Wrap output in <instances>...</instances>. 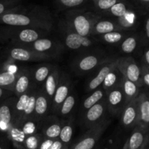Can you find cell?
Segmentation results:
<instances>
[{
	"instance_id": "6da1fadb",
	"label": "cell",
	"mask_w": 149,
	"mask_h": 149,
	"mask_svg": "<svg viewBox=\"0 0 149 149\" xmlns=\"http://www.w3.org/2000/svg\"><path fill=\"white\" fill-rule=\"evenodd\" d=\"M1 20L6 24L15 26H27L44 23L42 19H39L37 15L34 13H31V15L17 13H5L1 16Z\"/></svg>"
},
{
	"instance_id": "7a4b0ae2",
	"label": "cell",
	"mask_w": 149,
	"mask_h": 149,
	"mask_svg": "<svg viewBox=\"0 0 149 149\" xmlns=\"http://www.w3.org/2000/svg\"><path fill=\"white\" fill-rule=\"evenodd\" d=\"M107 105L109 110L114 114L120 112L121 110H123L126 105L123 85L116 86L111 90L107 97Z\"/></svg>"
},
{
	"instance_id": "3957f363",
	"label": "cell",
	"mask_w": 149,
	"mask_h": 149,
	"mask_svg": "<svg viewBox=\"0 0 149 149\" xmlns=\"http://www.w3.org/2000/svg\"><path fill=\"white\" fill-rule=\"evenodd\" d=\"M138 99L139 96L127 104L122 110V123L124 127L127 129L137 125L138 119Z\"/></svg>"
},
{
	"instance_id": "277c9868",
	"label": "cell",
	"mask_w": 149,
	"mask_h": 149,
	"mask_svg": "<svg viewBox=\"0 0 149 149\" xmlns=\"http://www.w3.org/2000/svg\"><path fill=\"white\" fill-rule=\"evenodd\" d=\"M136 127L149 131V94L142 93L138 99V119Z\"/></svg>"
},
{
	"instance_id": "5b68a950",
	"label": "cell",
	"mask_w": 149,
	"mask_h": 149,
	"mask_svg": "<svg viewBox=\"0 0 149 149\" xmlns=\"http://www.w3.org/2000/svg\"><path fill=\"white\" fill-rule=\"evenodd\" d=\"M91 18L92 15L90 13L76 15L72 21L76 33L82 37L88 36L91 30Z\"/></svg>"
},
{
	"instance_id": "8992f818",
	"label": "cell",
	"mask_w": 149,
	"mask_h": 149,
	"mask_svg": "<svg viewBox=\"0 0 149 149\" xmlns=\"http://www.w3.org/2000/svg\"><path fill=\"white\" fill-rule=\"evenodd\" d=\"M122 71L127 78L136 83L139 87L143 85L142 81V69L134 60L131 59L130 62H127Z\"/></svg>"
},
{
	"instance_id": "52a82bcc",
	"label": "cell",
	"mask_w": 149,
	"mask_h": 149,
	"mask_svg": "<svg viewBox=\"0 0 149 149\" xmlns=\"http://www.w3.org/2000/svg\"><path fill=\"white\" fill-rule=\"evenodd\" d=\"M106 102L100 101L88 109L84 117V124L87 127H93L103 116L106 110Z\"/></svg>"
},
{
	"instance_id": "ba28073f",
	"label": "cell",
	"mask_w": 149,
	"mask_h": 149,
	"mask_svg": "<svg viewBox=\"0 0 149 149\" xmlns=\"http://www.w3.org/2000/svg\"><path fill=\"white\" fill-rule=\"evenodd\" d=\"M149 135V131L136 127L124 149H141Z\"/></svg>"
},
{
	"instance_id": "9c48e42d",
	"label": "cell",
	"mask_w": 149,
	"mask_h": 149,
	"mask_svg": "<svg viewBox=\"0 0 149 149\" xmlns=\"http://www.w3.org/2000/svg\"><path fill=\"white\" fill-rule=\"evenodd\" d=\"M101 132V129H97L93 132L88 133L81 137L80 140L73 146L72 149H93L100 138Z\"/></svg>"
},
{
	"instance_id": "30bf717a",
	"label": "cell",
	"mask_w": 149,
	"mask_h": 149,
	"mask_svg": "<svg viewBox=\"0 0 149 149\" xmlns=\"http://www.w3.org/2000/svg\"><path fill=\"white\" fill-rule=\"evenodd\" d=\"M91 42L87 37H82L77 33H71L65 38V45L72 50H77L82 46H89Z\"/></svg>"
},
{
	"instance_id": "8fae6325",
	"label": "cell",
	"mask_w": 149,
	"mask_h": 149,
	"mask_svg": "<svg viewBox=\"0 0 149 149\" xmlns=\"http://www.w3.org/2000/svg\"><path fill=\"white\" fill-rule=\"evenodd\" d=\"M116 64H109L107 65H105L102 67L97 74V75L91 80L89 84V89L90 90H95L97 89L102 83L104 81L106 75L111 71L112 70L114 69V67Z\"/></svg>"
},
{
	"instance_id": "7c38bea8",
	"label": "cell",
	"mask_w": 149,
	"mask_h": 149,
	"mask_svg": "<svg viewBox=\"0 0 149 149\" xmlns=\"http://www.w3.org/2000/svg\"><path fill=\"white\" fill-rule=\"evenodd\" d=\"M123 89L125 92L126 105L139 96V86L126 77L123 78Z\"/></svg>"
},
{
	"instance_id": "4fadbf2b",
	"label": "cell",
	"mask_w": 149,
	"mask_h": 149,
	"mask_svg": "<svg viewBox=\"0 0 149 149\" xmlns=\"http://www.w3.org/2000/svg\"><path fill=\"white\" fill-rule=\"evenodd\" d=\"M116 27H117L116 24L113 22L109 20H103L97 22L94 28L96 33L100 34H105L115 32V30L118 29Z\"/></svg>"
},
{
	"instance_id": "5bb4252c",
	"label": "cell",
	"mask_w": 149,
	"mask_h": 149,
	"mask_svg": "<svg viewBox=\"0 0 149 149\" xmlns=\"http://www.w3.org/2000/svg\"><path fill=\"white\" fill-rule=\"evenodd\" d=\"M99 59L95 56H87L79 62V69L81 71L87 72L94 69L98 64Z\"/></svg>"
},
{
	"instance_id": "9a60e30c",
	"label": "cell",
	"mask_w": 149,
	"mask_h": 149,
	"mask_svg": "<svg viewBox=\"0 0 149 149\" xmlns=\"http://www.w3.org/2000/svg\"><path fill=\"white\" fill-rule=\"evenodd\" d=\"M68 91H69V88L66 84L63 83L57 88L55 96H54V102L56 106L59 107L61 104L63 103L65 99L68 97Z\"/></svg>"
},
{
	"instance_id": "2e32d148",
	"label": "cell",
	"mask_w": 149,
	"mask_h": 149,
	"mask_svg": "<svg viewBox=\"0 0 149 149\" xmlns=\"http://www.w3.org/2000/svg\"><path fill=\"white\" fill-rule=\"evenodd\" d=\"M129 11V7H128L127 3L123 0H121L116 4H114L110 10L106 12H109V13L113 15L115 17L121 18L125 16Z\"/></svg>"
},
{
	"instance_id": "e0dca14e",
	"label": "cell",
	"mask_w": 149,
	"mask_h": 149,
	"mask_svg": "<svg viewBox=\"0 0 149 149\" xmlns=\"http://www.w3.org/2000/svg\"><path fill=\"white\" fill-rule=\"evenodd\" d=\"M32 48L38 53H44L49 51L53 47V42L49 39H38L32 42Z\"/></svg>"
},
{
	"instance_id": "ac0fdd59",
	"label": "cell",
	"mask_w": 149,
	"mask_h": 149,
	"mask_svg": "<svg viewBox=\"0 0 149 149\" xmlns=\"http://www.w3.org/2000/svg\"><path fill=\"white\" fill-rule=\"evenodd\" d=\"M10 55L12 58L18 61H27L33 58V56L30 51L23 48H13L10 52Z\"/></svg>"
},
{
	"instance_id": "d6986e66",
	"label": "cell",
	"mask_w": 149,
	"mask_h": 149,
	"mask_svg": "<svg viewBox=\"0 0 149 149\" xmlns=\"http://www.w3.org/2000/svg\"><path fill=\"white\" fill-rule=\"evenodd\" d=\"M39 34L36 30L31 29H23L19 33L18 37L23 42H33L39 39Z\"/></svg>"
},
{
	"instance_id": "ffe728a7",
	"label": "cell",
	"mask_w": 149,
	"mask_h": 149,
	"mask_svg": "<svg viewBox=\"0 0 149 149\" xmlns=\"http://www.w3.org/2000/svg\"><path fill=\"white\" fill-rule=\"evenodd\" d=\"M103 97V91L101 89H97L95 90L90 96H89L84 102V108L85 109L88 110L90 108L97 104Z\"/></svg>"
},
{
	"instance_id": "44dd1931",
	"label": "cell",
	"mask_w": 149,
	"mask_h": 149,
	"mask_svg": "<svg viewBox=\"0 0 149 149\" xmlns=\"http://www.w3.org/2000/svg\"><path fill=\"white\" fill-rule=\"evenodd\" d=\"M56 75L55 73H51L48 75L45 83V89L49 97H53L57 90Z\"/></svg>"
},
{
	"instance_id": "7402d4cb",
	"label": "cell",
	"mask_w": 149,
	"mask_h": 149,
	"mask_svg": "<svg viewBox=\"0 0 149 149\" xmlns=\"http://www.w3.org/2000/svg\"><path fill=\"white\" fill-rule=\"evenodd\" d=\"M47 99L43 95H39L36 97L35 105V112L38 115H42L47 110Z\"/></svg>"
},
{
	"instance_id": "603a6c76",
	"label": "cell",
	"mask_w": 149,
	"mask_h": 149,
	"mask_svg": "<svg viewBox=\"0 0 149 149\" xmlns=\"http://www.w3.org/2000/svg\"><path fill=\"white\" fill-rule=\"evenodd\" d=\"M138 45V41L135 37H130L126 38L122 43V51L125 53H131L136 48Z\"/></svg>"
},
{
	"instance_id": "cb8c5ba5",
	"label": "cell",
	"mask_w": 149,
	"mask_h": 149,
	"mask_svg": "<svg viewBox=\"0 0 149 149\" xmlns=\"http://www.w3.org/2000/svg\"><path fill=\"white\" fill-rule=\"evenodd\" d=\"M117 81L118 73L116 72V69H113L106 75V78L103 83V89H106V90L112 89V87L115 86Z\"/></svg>"
},
{
	"instance_id": "d4e9b609",
	"label": "cell",
	"mask_w": 149,
	"mask_h": 149,
	"mask_svg": "<svg viewBox=\"0 0 149 149\" xmlns=\"http://www.w3.org/2000/svg\"><path fill=\"white\" fill-rule=\"evenodd\" d=\"M29 86V78L26 75L20 76L15 84V91L19 94H23Z\"/></svg>"
},
{
	"instance_id": "484cf974",
	"label": "cell",
	"mask_w": 149,
	"mask_h": 149,
	"mask_svg": "<svg viewBox=\"0 0 149 149\" xmlns=\"http://www.w3.org/2000/svg\"><path fill=\"white\" fill-rule=\"evenodd\" d=\"M119 1L121 0H95L94 1V3L97 10L106 12Z\"/></svg>"
},
{
	"instance_id": "4316f807",
	"label": "cell",
	"mask_w": 149,
	"mask_h": 149,
	"mask_svg": "<svg viewBox=\"0 0 149 149\" xmlns=\"http://www.w3.org/2000/svg\"><path fill=\"white\" fill-rule=\"evenodd\" d=\"M75 105V98L73 95H69L63 103L61 108V112L63 115H68Z\"/></svg>"
},
{
	"instance_id": "83f0119b",
	"label": "cell",
	"mask_w": 149,
	"mask_h": 149,
	"mask_svg": "<svg viewBox=\"0 0 149 149\" xmlns=\"http://www.w3.org/2000/svg\"><path fill=\"white\" fill-rule=\"evenodd\" d=\"M15 74L12 72L8 71L0 73V86H10L15 81Z\"/></svg>"
},
{
	"instance_id": "f1b7e54d",
	"label": "cell",
	"mask_w": 149,
	"mask_h": 149,
	"mask_svg": "<svg viewBox=\"0 0 149 149\" xmlns=\"http://www.w3.org/2000/svg\"><path fill=\"white\" fill-rule=\"evenodd\" d=\"M61 129H62V128L59 124H52L47 128V129L45 131V134L49 139L57 138L60 136Z\"/></svg>"
},
{
	"instance_id": "f546056e",
	"label": "cell",
	"mask_w": 149,
	"mask_h": 149,
	"mask_svg": "<svg viewBox=\"0 0 149 149\" xmlns=\"http://www.w3.org/2000/svg\"><path fill=\"white\" fill-rule=\"evenodd\" d=\"M123 39V34L122 33L119 32H112L110 33H107L103 34V39L105 42H108V43H116L119 42Z\"/></svg>"
},
{
	"instance_id": "4dcf8cb0",
	"label": "cell",
	"mask_w": 149,
	"mask_h": 149,
	"mask_svg": "<svg viewBox=\"0 0 149 149\" xmlns=\"http://www.w3.org/2000/svg\"><path fill=\"white\" fill-rule=\"evenodd\" d=\"M73 135V129L71 126H64L62 128L60 134V140L63 143H68L71 141Z\"/></svg>"
},
{
	"instance_id": "1f68e13d",
	"label": "cell",
	"mask_w": 149,
	"mask_h": 149,
	"mask_svg": "<svg viewBox=\"0 0 149 149\" xmlns=\"http://www.w3.org/2000/svg\"><path fill=\"white\" fill-rule=\"evenodd\" d=\"M87 0H57V2L65 8H74L82 5Z\"/></svg>"
},
{
	"instance_id": "d6a6232c",
	"label": "cell",
	"mask_w": 149,
	"mask_h": 149,
	"mask_svg": "<svg viewBox=\"0 0 149 149\" xmlns=\"http://www.w3.org/2000/svg\"><path fill=\"white\" fill-rule=\"evenodd\" d=\"M11 112L7 105H3L0 108V123L8 124L11 121Z\"/></svg>"
},
{
	"instance_id": "836d02e7",
	"label": "cell",
	"mask_w": 149,
	"mask_h": 149,
	"mask_svg": "<svg viewBox=\"0 0 149 149\" xmlns=\"http://www.w3.org/2000/svg\"><path fill=\"white\" fill-rule=\"evenodd\" d=\"M49 70L47 67H41L35 72V79L38 82H43L47 78Z\"/></svg>"
},
{
	"instance_id": "e575fe53",
	"label": "cell",
	"mask_w": 149,
	"mask_h": 149,
	"mask_svg": "<svg viewBox=\"0 0 149 149\" xmlns=\"http://www.w3.org/2000/svg\"><path fill=\"white\" fill-rule=\"evenodd\" d=\"M25 144L28 149H38L39 148V139L35 135H30L25 140Z\"/></svg>"
},
{
	"instance_id": "d590c367",
	"label": "cell",
	"mask_w": 149,
	"mask_h": 149,
	"mask_svg": "<svg viewBox=\"0 0 149 149\" xmlns=\"http://www.w3.org/2000/svg\"><path fill=\"white\" fill-rule=\"evenodd\" d=\"M29 97H30V96L29 94H26V93H23L20 96L17 104H16V109H17V111H19V112L24 111L26 105L29 102Z\"/></svg>"
},
{
	"instance_id": "8d00e7d4",
	"label": "cell",
	"mask_w": 149,
	"mask_h": 149,
	"mask_svg": "<svg viewBox=\"0 0 149 149\" xmlns=\"http://www.w3.org/2000/svg\"><path fill=\"white\" fill-rule=\"evenodd\" d=\"M36 99V97L35 95H31V96H30V97H29V102H28L26 108H25L24 111H23L26 115H30V114H31L32 112L35 110Z\"/></svg>"
},
{
	"instance_id": "74e56055",
	"label": "cell",
	"mask_w": 149,
	"mask_h": 149,
	"mask_svg": "<svg viewBox=\"0 0 149 149\" xmlns=\"http://www.w3.org/2000/svg\"><path fill=\"white\" fill-rule=\"evenodd\" d=\"M11 135L13 140L18 142V143H22V142L24 141L26 134H24L23 131H20L17 129H13L11 131Z\"/></svg>"
},
{
	"instance_id": "f35d334b",
	"label": "cell",
	"mask_w": 149,
	"mask_h": 149,
	"mask_svg": "<svg viewBox=\"0 0 149 149\" xmlns=\"http://www.w3.org/2000/svg\"><path fill=\"white\" fill-rule=\"evenodd\" d=\"M141 69H142L143 83L149 88V67L143 63Z\"/></svg>"
},
{
	"instance_id": "ab89813d",
	"label": "cell",
	"mask_w": 149,
	"mask_h": 149,
	"mask_svg": "<svg viewBox=\"0 0 149 149\" xmlns=\"http://www.w3.org/2000/svg\"><path fill=\"white\" fill-rule=\"evenodd\" d=\"M36 131V125L33 122H27L23 127V131L26 135H32Z\"/></svg>"
},
{
	"instance_id": "60d3db41",
	"label": "cell",
	"mask_w": 149,
	"mask_h": 149,
	"mask_svg": "<svg viewBox=\"0 0 149 149\" xmlns=\"http://www.w3.org/2000/svg\"><path fill=\"white\" fill-rule=\"evenodd\" d=\"M19 1H20V0H6L5 1H0V15H1L5 11L7 7L17 3Z\"/></svg>"
},
{
	"instance_id": "b9f144b4",
	"label": "cell",
	"mask_w": 149,
	"mask_h": 149,
	"mask_svg": "<svg viewBox=\"0 0 149 149\" xmlns=\"http://www.w3.org/2000/svg\"><path fill=\"white\" fill-rule=\"evenodd\" d=\"M54 142V140L52 139H47V140H44L42 143L39 145V149H49L50 148V146L52 145V143Z\"/></svg>"
},
{
	"instance_id": "7bdbcfd3",
	"label": "cell",
	"mask_w": 149,
	"mask_h": 149,
	"mask_svg": "<svg viewBox=\"0 0 149 149\" xmlns=\"http://www.w3.org/2000/svg\"><path fill=\"white\" fill-rule=\"evenodd\" d=\"M145 43L149 45V15L146 20L145 23Z\"/></svg>"
},
{
	"instance_id": "ee69618b",
	"label": "cell",
	"mask_w": 149,
	"mask_h": 149,
	"mask_svg": "<svg viewBox=\"0 0 149 149\" xmlns=\"http://www.w3.org/2000/svg\"><path fill=\"white\" fill-rule=\"evenodd\" d=\"M142 8L149 12V0H134Z\"/></svg>"
},
{
	"instance_id": "f6af8a7d",
	"label": "cell",
	"mask_w": 149,
	"mask_h": 149,
	"mask_svg": "<svg viewBox=\"0 0 149 149\" xmlns=\"http://www.w3.org/2000/svg\"><path fill=\"white\" fill-rule=\"evenodd\" d=\"M63 143L61 140H54L52 145L49 149H63Z\"/></svg>"
},
{
	"instance_id": "bcb514c9",
	"label": "cell",
	"mask_w": 149,
	"mask_h": 149,
	"mask_svg": "<svg viewBox=\"0 0 149 149\" xmlns=\"http://www.w3.org/2000/svg\"><path fill=\"white\" fill-rule=\"evenodd\" d=\"M144 62L143 64L148 66L149 67V47H148L146 50L145 53H144V57H143Z\"/></svg>"
},
{
	"instance_id": "7dc6e473",
	"label": "cell",
	"mask_w": 149,
	"mask_h": 149,
	"mask_svg": "<svg viewBox=\"0 0 149 149\" xmlns=\"http://www.w3.org/2000/svg\"><path fill=\"white\" fill-rule=\"evenodd\" d=\"M143 149H149V135L148 136V137H147L145 143H144Z\"/></svg>"
},
{
	"instance_id": "c3c4849f",
	"label": "cell",
	"mask_w": 149,
	"mask_h": 149,
	"mask_svg": "<svg viewBox=\"0 0 149 149\" xmlns=\"http://www.w3.org/2000/svg\"><path fill=\"white\" fill-rule=\"evenodd\" d=\"M2 93H3V91H2V89H1V88H0V97H1V95H2Z\"/></svg>"
},
{
	"instance_id": "681fc988",
	"label": "cell",
	"mask_w": 149,
	"mask_h": 149,
	"mask_svg": "<svg viewBox=\"0 0 149 149\" xmlns=\"http://www.w3.org/2000/svg\"><path fill=\"white\" fill-rule=\"evenodd\" d=\"M143 145H144V144H143ZM141 149H143V146H142V148H141Z\"/></svg>"
},
{
	"instance_id": "f907efd6",
	"label": "cell",
	"mask_w": 149,
	"mask_h": 149,
	"mask_svg": "<svg viewBox=\"0 0 149 149\" xmlns=\"http://www.w3.org/2000/svg\"><path fill=\"white\" fill-rule=\"evenodd\" d=\"M0 149H2V148H1V147H0Z\"/></svg>"
},
{
	"instance_id": "816d5d0a",
	"label": "cell",
	"mask_w": 149,
	"mask_h": 149,
	"mask_svg": "<svg viewBox=\"0 0 149 149\" xmlns=\"http://www.w3.org/2000/svg\"><path fill=\"white\" fill-rule=\"evenodd\" d=\"M95 1V0H93V1Z\"/></svg>"
},
{
	"instance_id": "f5cc1de1",
	"label": "cell",
	"mask_w": 149,
	"mask_h": 149,
	"mask_svg": "<svg viewBox=\"0 0 149 149\" xmlns=\"http://www.w3.org/2000/svg\"><path fill=\"white\" fill-rule=\"evenodd\" d=\"M26 149H28V148H26Z\"/></svg>"
}]
</instances>
